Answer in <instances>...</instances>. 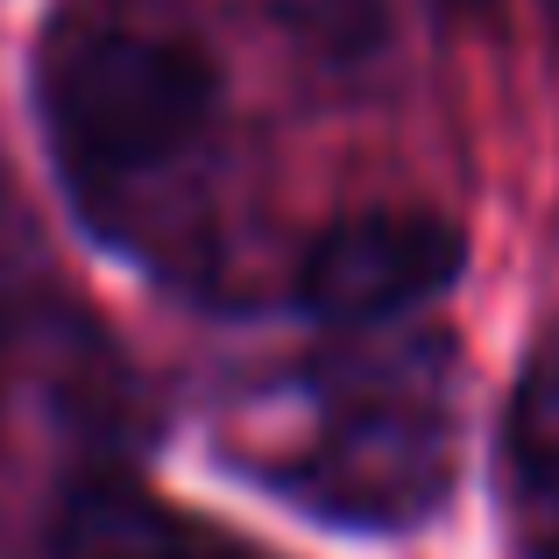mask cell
<instances>
[{
  "mask_svg": "<svg viewBox=\"0 0 559 559\" xmlns=\"http://www.w3.org/2000/svg\"><path fill=\"white\" fill-rule=\"evenodd\" d=\"M219 71L164 22L64 8L36 43V114L57 170L79 191H121L170 170L213 128Z\"/></svg>",
  "mask_w": 559,
  "mask_h": 559,
  "instance_id": "cell-1",
  "label": "cell"
},
{
  "mask_svg": "<svg viewBox=\"0 0 559 559\" xmlns=\"http://www.w3.org/2000/svg\"><path fill=\"white\" fill-rule=\"evenodd\" d=\"M276 475H284L290 496H305L326 518L361 524V532H396V524L432 518L439 496H447L453 425L411 382L361 376L326 396L319 425Z\"/></svg>",
  "mask_w": 559,
  "mask_h": 559,
  "instance_id": "cell-2",
  "label": "cell"
},
{
  "mask_svg": "<svg viewBox=\"0 0 559 559\" xmlns=\"http://www.w3.org/2000/svg\"><path fill=\"white\" fill-rule=\"evenodd\" d=\"M461 227L439 213H355L305 255L298 298L326 326H382L461 276Z\"/></svg>",
  "mask_w": 559,
  "mask_h": 559,
  "instance_id": "cell-3",
  "label": "cell"
},
{
  "mask_svg": "<svg viewBox=\"0 0 559 559\" xmlns=\"http://www.w3.org/2000/svg\"><path fill=\"white\" fill-rule=\"evenodd\" d=\"M50 559H248L234 538L205 532L199 518L128 489V481H93L57 510Z\"/></svg>",
  "mask_w": 559,
  "mask_h": 559,
  "instance_id": "cell-4",
  "label": "cell"
},
{
  "mask_svg": "<svg viewBox=\"0 0 559 559\" xmlns=\"http://www.w3.org/2000/svg\"><path fill=\"white\" fill-rule=\"evenodd\" d=\"M510 467H518L524 496L559 510V333L532 355L510 404Z\"/></svg>",
  "mask_w": 559,
  "mask_h": 559,
  "instance_id": "cell-5",
  "label": "cell"
},
{
  "mask_svg": "<svg viewBox=\"0 0 559 559\" xmlns=\"http://www.w3.org/2000/svg\"><path fill=\"white\" fill-rule=\"evenodd\" d=\"M546 22H552V36H559V0H546Z\"/></svg>",
  "mask_w": 559,
  "mask_h": 559,
  "instance_id": "cell-6",
  "label": "cell"
}]
</instances>
